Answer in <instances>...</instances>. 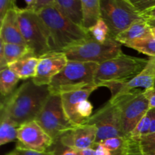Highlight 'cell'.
<instances>
[{
  "label": "cell",
  "mask_w": 155,
  "mask_h": 155,
  "mask_svg": "<svg viewBox=\"0 0 155 155\" xmlns=\"http://www.w3.org/2000/svg\"><path fill=\"white\" fill-rule=\"evenodd\" d=\"M96 135L97 130L95 126L85 124L65 132L56 140H58L64 145L81 151L94 146Z\"/></svg>",
  "instance_id": "cell-15"
},
{
  "label": "cell",
  "mask_w": 155,
  "mask_h": 155,
  "mask_svg": "<svg viewBox=\"0 0 155 155\" xmlns=\"http://www.w3.org/2000/svg\"><path fill=\"white\" fill-rule=\"evenodd\" d=\"M126 46L133 48L149 57H155V38L152 36L137 39L127 44Z\"/></svg>",
  "instance_id": "cell-24"
},
{
  "label": "cell",
  "mask_w": 155,
  "mask_h": 155,
  "mask_svg": "<svg viewBox=\"0 0 155 155\" xmlns=\"http://www.w3.org/2000/svg\"><path fill=\"white\" fill-rule=\"evenodd\" d=\"M142 15V17L145 18V20L150 19V18H155V7L146 11V12H144Z\"/></svg>",
  "instance_id": "cell-36"
},
{
  "label": "cell",
  "mask_w": 155,
  "mask_h": 155,
  "mask_svg": "<svg viewBox=\"0 0 155 155\" xmlns=\"http://www.w3.org/2000/svg\"><path fill=\"white\" fill-rule=\"evenodd\" d=\"M54 155H80V151L64 145L58 140L54 141L52 146L49 148Z\"/></svg>",
  "instance_id": "cell-29"
},
{
  "label": "cell",
  "mask_w": 155,
  "mask_h": 155,
  "mask_svg": "<svg viewBox=\"0 0 155 155\" xmlns=\"http://www.w3.org/2000/svg\"><path fill=\"white\" fill-rule=\"evenodd\" d=\"M151 114H152V120H151V130H150V133H155V108L151 109Z\"/></svg>",
  "instance_id": "cell-38"
},
{
  "label": "cell",
  "mask_w": 155,
  "mask_h": 155,
  "mask_svg": "<svg viewBox=\"0 0 155 155\" xmlns=\"http://www.w3.org/2000/svg\"><path fill=\"white\" fill-rule=\"evenodd\" d=\"M92 148H95L96 155H112L111 152L101 143H95Z\"/></svg>",
  "instance_id": "cell-35"
},
{
  "label": "cell",
  "mask_w": 155,
  "mask_h": 155,
  "mask_svg": "<svg viewBox=\"0 0 155 155\" xmlns=\"http://www.w3.org/2000/svg\"><path fill=\"white\" fill-rule=\"evenodd\" d=\"M148 59L122 54L100 64L95 77L98 87L104 83L128 82L140 74L145 68Z\"/></svg>",
  "instance_id": "cell-5"
},
{
  "label": "cell",
  "mask_w": 155,
  "mask_h": 155,
  "mask_svg": "<svg viewBox=\"0 0 155 155\" xmlns=\"http://www.w3.org/2000/svg\"><path fill=\"white\" fill-rule=\"evenodd\" d=\"M21 79L8 67L0 71V92L2 96L7 98L14 92L17 83Z\"/></svg>",
  "instance_id": "cell-22"
},
{
  "label": "cell",
  "mask_w": 155,
  "mask_h": 155,
  "mask_svg": "<svg viewBox=\"0 0 155 155\" xmlns=\"http://www.w3.org/2000/svg\"><path fill=\"white\" fill-rule=\"evenodd\" d=\"M151 120H152V114H151V110L150 109L148 113L138 123L136 127H135L133 131L130 134V138L134 139V140H138L142 136L149 134L151 126Z\"/></svg>",
  "instance_id": "cell-25"
},
{
  "label": "cell",
  "mask_w": 155,
  "mask_h": 155,
  "mask_svg": "<svg viewBox=\"0 0 155 155\" xmlns=\"http://www.w3.org/2000/svg\"><path fill=\"white\" fill-rule=\"evenodd\" d=\"M88 32L92 39L99 42H105L109 37H110L108 27L102 19L100 20L93 27L89 29Z\"/></svg>",
  "instance_id": "cell-26"
},
{
  "label": "cell",
  "mask_w": 155,
  "mask_h": 155,
  "mask_svg": "<svg viewBox=\"0 0 155 155\" xmlns=\"http://www.w3.org/2000/svg\"><path fill=\"white\" fill-rule=\"evenodd\" d=\"M39 58L30 55L8 64V68L18 76L21 80L33 79L37 69Z\"/></svg>",
  "instance_id": "cell-19"
},
{
  "label": "cell",
  "mask_w": 155,
  "mask_h": 155,
  "mask_svg": "<svg viewBox=\"0 0 155 155\" xmlns=\"http://www.w3.org/2000/svg\"><path fill=\"white\" fill-rule=\"evenodd\" d=\"M51 95L48 86H38L28 80L1 104V118L19 128L36 120Z\"/></svg>",
  "instance_id": "cell-1"
},
{
  "label": "cell",
  "mask_w": 155,
  "mask_h": 155,
  "mask_svg": "<svg viewBox=\"0 0 155 155\" xmlns=\"http://www.w3.org/2000/svg\"><path fill=\"white\" fill-rule=\"evenodd\" d=\"M26 10L38 13L41 10L54 4V0H26Z\"/></svg>",
  "instance_id": "cell-28"
},
{
  "label": "cell",
  "mask_w": 155,
  "mask_h": 155,
  "mask_svg": "<svg viewBox=\"0 0 155 155\" xmlns=\"http://www.w3.org/2000/svg\"><path fill=\"white\" fill-rule=\"evenodd\" d=\"M83 27L89 30L101 19V0H82Z\"/></svg>",
  "instance_id": "cell-20"
},
{
  "label": "cell",
  "mask_w": 155,
  "mask_h": 155,
  "mask_svg": "<svg viewBox=\"0 0 155 155\" xmlns=\"http://www.w3.org/2000/svg\"><path fill=\"white\" fill-rule=\"evenodd\" d=\"M151 33H152L153 36H154V37L155 38V28L151 29Z\"/></svg>",
  "instance_id": "cell-40"
},
{
  "label": "cell",
  "mask_w": 155,
  "mask_h": 155,
  "mask_svg": "<svg viewBox=\"0 0 155 155\" xmlns=\"http://www.w3.org/2000/svg\"><path fill=\"white\" fill-rule=\"evenodd\" d=\"M130 2L141 15L155 7V0H130Z\"/></svg>",
  "instance_id": "cell-30"
},
{
  "label": "cell",
  "mask_w": 155,
  "mask_h": 155,
  "mask_svg": "<svg viewBox=\"0 0 155 155\" xmlns=\"http://www.w3.org/2000/svg\"><path fill=\"white\" fill-rule=\"evenodd\" d=\"M15 1L12 0H0V23L4 20L8 12L14 7Z\"/></svg>",
  "instance_id": "cell-32"
},
{
  "label": "cell",
  "mask_w": 155,
  "mask_h": 155,
  "mask_svg": "<svg viewBox=\"0 0 155 155\" xmlns=\"http://www.w3.org/2000/svg\"><path fill=\"white\" fill-rule=\"evenodd\" d=\"M110 100L116 104L119 110L123 133L130 137L138 123L150 110L144 90L135 89Z\"/></svg>",
  "instance_id": "cell-7"
},
{
  "label": "cell",
  "mask_w": 155,
  "mask_h": 155,
  "mask_svg": "<svg viewBox=\"0 0 155 155\" xmlns=\"http://www.w3.org/2000/svg\"><path fill=\"white\" fill-rule=\"evenodd\" d=\"M86 124L93 125L96 128L95 143H100L113 137L125 136L121 128L119 110L116 104L110 100L104 107L92 115Z\"/></svg>",
  "instance_id": "cell-11"
},
{
  "label": "cell",
  "mask_w": 155,
  "mask_h": 155,
  "mask_svg": "<svg viewBox=\"0 0 155 155\" xmlns=\"http://www.w3.org/2000/svg\"><path fill=\"white\" fill-rule=\"evenodd\" d=\"M6 155H12V154H11L10 153H8V154H6Z\"/></svg>",
  "instance_id": "cell-41"
},
{
  "label": "cell",
  "mask_w": 155,
  "mask_h": 155,
  "mask_svg": "<svg viewBox=\"0 0 155 155\" xmlns=\"http://www.w3.org/2000/svg\"><path fill=\"white\" fill-rule=\"evenodd\" d=\"M54 5L65 18L83 27L82 0H54Z\"/></svg>",
  "instance_id": "cell-17"
},
{
  "label": "cell",
  "mask_w": 155,
  "mask_h": 155,
  "mask_svg": "<svg viewBox=\"0 0 155 155\" xmlns=\"http://www.w3.org/2000/svg\"><path fill=\"white\" fill-rule=\"evenodd\" d=\"M80 151V155H96V152L94 148H89L86 149L81 150Z\"/></svg>",
  "instance_id": "cell-37"
},
{
  "label": "cell",
  "mask_w": 155,
  "mask_h": 155,
  "mask_svg": "<svg viewBox=\"0 0 155 155\" xmlns=\"http://www.w3.org/2000/svg\"><path fill=\"white\" fill-rule=\"evenodd\" d=\"M16 146L32 151L44 152L49 150L54 140L36 120L24 124L18 129Z\"/></svg>",
  "instance_id": "cell-12"
},
{
  "label": "cell",
  "mask_w": 155,
  "mask_h": 155,
  "mask_svg": "<svg viewBox=\"0 0 155 155\" xmlns=\"http://www.w3.org/2000/svg\"><path fill=\"white\" fill-rule=\"evenodd\" d=\"M10 154L12 155H54V153L50 150L44 151V152H39V151H32V150L19 146H16V148L13 151H11Z\"/></svg>",
  "instance_id": "cell-31"
},
{
  "label": "cell",
  "mask_w": 155,
  "mask_h": 155,
  "mask_svg": "<svg viewBox=\"0 0 155 155\" xmlns=\"http://www.w3.org/2000/svg\"><path fill=\"white\" fill-rule=\"evenodd\" d=\"M121 45L112 37H109L105 42H99L90 36L63 52L68 61L92 62L100 64L122 54Z\"/></svg>",
  "instance_id": "cell-4"
},
{
  "label": "cell",
  "mask_w": 155,
  "mask_h": 155,
  "mask_svg": "<svg viewBox=\"0 0 155 155\" xmlns=\"http://www.w3.org/2000/svg\"><path fill=\"white\" fill-rule=\"evenodd\" d=\"M35 120L51 136L58 139L64 133L76 127L67 117L61 95H51Z\"/></svg>",
  "instance_id": "cell-9"
},
{
  "label": "cell",
  "mask_w": 155,
  "mask_h": 155,
  "mask_svg": "<svg viewBox=\"0 0 155 155\" xmlns=\"http://www.w3.org/2000/svg\"><path fill=\"white\" fill-rule=\"evenodd\" d=\"M0 24V40L3 41L5 43L27 45L20 29L16 2L14 7L8 12Z\"/></svg>",
  "instance_id": "cell-16"
},
{
  "label": "cell",
  "mask_w": 155,
  "mask_h": 155,
  "mask_svg": "<svg viewBox=\"0 0 155 155\" xmlns=\"http://www.w3.org/2000/svg\"><path fill=\"white\" fill-rule=\"evenodd\" d=\"M46 28L51 51L63 52L90 37L89 32L65 18L54 4L36 13Z\"/></svg>",
  "instance_id": "cell-2"
},
{
  "label": "cell",
  "mask_w": 155,
  "mask_h": 155,
  "mask_svg": "<svg viewBox=\"0 0 155 155\" xmlns=\"http://www.w3.org/2000/svg\"><path fill=\"white\" fill-rule=\"evenodd\" d=\"M145 21L151 29L155 28V18H150V19L145 20Z\"/></svg>",
  "instance_id": "cell-39"
},
{
  "label": "cell",
  "mask_w": 155,
  "mask_h": 155,
  "mask_svg": "<svg viewBox=\"0 0 155 155\" xmlns=\"http://www.w3.org/2000/svg\"><path fill=\"white\" fill-rule=\"evenodd\" d=\"M101 86L110 89L111 98L126 94L139 88H142L145 90L153 89L155 87V57H149L148 63L142 72L130 81L124 83H104L100 85V87Z\"/></svg>",
  "instance_id": "cell-13"
},
{
  "label": "cell",
  "mask_w": 155,
  "mask_h": 155,
  "mask_svg": "<svg viewBox=\"0 0 155 155\" xmlns=\"http://www.w3.org/2000/svg\"><path fill=\"white\" fill-rule=\"evenodd\" d=\"M144 94L149 103L150 109L155 108V87L146 90L144 89Z\"/></svg>",
  "instance_id": "cell-33"
},
{
  "label": "cell",
  "mask_w": 155,
  "mask_h": 155,
  "mask_svg": "<svg viewBox=\"0 0 155 155\" xmlns=\"http://www.w3.org/2000/svg\"><path fill=\"white\" fill-rule=\"evenodd\" d=\"M99 64L92 62L68 61L65 68L48 86L51 95H61L89 86H97L95 77Z\"/></svg>",
  "instance_id": "cell-3"
},
{
  "label": "cell",
  "mask_w": 155,
  "mask_h": 155,
  "mask_svg": "<svg viewBox=\"0 0 155 155\" xmlns=\"http://www.w3.org/2000/svg\"><path fill=\"white\" fill-rule=\"evenodd\" d=\"M139 149L143 155H155V133H150L138 139Z\"/></svg>",
  "instance_id": "cell-27"
},
{
  "label": "cell",
  "mask_w": 155,
  "mask_h": 155,
  "mask_svg": "<svg viewBox=\"0 0 155 155\" xmlns=\"http://www.w3.org/2000/svg\"><path fill=\"white\" fill-rule=\"evenodd\" d=\"M97 86H89L61 95L64 110L71 124L76 127L85 125L92 117V103L88 100Z\"/></svg>",
  "instance_id": "cell-10"
},
{
  "label": "cell",
  "mask_w": 155,
  "mask_h": 155,
  "mask_svg": "<svg viewBox=\"0 0 155 155\" xmlns=\"http://www.w3.org/2000/svg\"><path fill=\"white\" fill-rule=\"evenodd\" d=\"M68 63L64 52L50 51L39 58L37 69L32 80L38 86H49L51 80Z\"/></svg>",
  "instance_id": "cell-14"
},
{
  "label": "cell",
  "mask_w": 155,
  "mask_h": 155,
  "mask_svg": "<svg viewBox=\"0 0 155 155\" xmlns=\"http://www.w3.org/2000/svg\"><path fill=\"white\" fill-rule=\"evenodd\" d=\"M5 43V42H4ZM5 60L6 64H8L22 59L27 56L33 55L31 49L27 45H20V44L5 43Z\"/></svg>",
  "instance_id": "cell-21"
},
{
  "label": "cell",
  "mask_w": 155,
  "mask_h": 155,
  "mask_svg": "<svg viewBox=\"0 0 155 155\" xmlns=\"http://www.w3.org/2000/svg\"><path fill=\"white\" fill-rule=\"evenodd\" d=\"M21 34L35 57L39 58L51 51L46 28L36 13L18 6Z\"/></svg>",
  "instance_id": "cell-8"
},
{
  "label": "cell",
  "mask_w": 155,
  "mask_h": 155,
  "mask_svg": "<svg viewBox=\"0 0 155 155\" xmlns=\"http://www.w3.org/2000/svg\"><path fill=\"white\" fill-rule=\"evenodd\" d=\"M101 14L114 39L134 23L145 21L130 0H101Z\"/></svg>",
  "instance_id": "cell-6"
},
{
  "label": "cell",
  "mask_w": 155,
  "mask_h": 155,
  "mask_svg": "<svg viewBox=\"0 0 155 155\" xmlns=\"http://www.w3.org/2000/svg\"><path fill=\"white\" fill-rule=\"evenodd\" d=\"M127 155H143L141 153L140 149H139V145L138 140H134V139H131L130 150H129Z\"/></svg>",
  "instance_id": "cell-34"
},
{
  "label": "cell",
  "mask_w": 155,
  "mask_h": 155,
  "mask_svg": "<svg viewBox=\"0 0 155 155\" xmlns=\"http://www.w3.org/2000/svg\"><path fill=\"white\" fill-rule=\"evenodd\" d=\"M152 36L151 28L147 24L146 21H141L134 23L130 27L118 35L115 39L120 44L126 45L127 44Z\"/></svg>",
  "instance_id": "cell-18"
},
{
  "label": "cell",
  "mask_w": 155,
  "mask_h": 155,
  "mask_svg": "<svg viewBox=\"0 0 155 155\" xmlns=\"http://www.w3.org/2000/svg\"><path fill=\"white\" fill-rule=\"evenodd\" d=\"M0 121V145L16 141L18 139V127L5 118H1Z\"/></svg>",
  "instance_id": "cell-23"
}]
</instances>
